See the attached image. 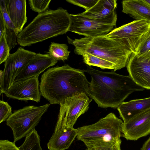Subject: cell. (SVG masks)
<instances>
[{
    "label": "cell",
    "mask_w": 150,
    "mask_h": 150,
    "mask_svg": "<svg viewBox=\"0 0 150 150\" xmlns=\"http://www.w3.org/2000/svg\"><path fill=\"white\" fill-rule=\"evenodd\" d=\"M39 76L21 81H14L6 91L4 92L10 98L25 101H40L41 94Z\"/></svg>",
    "instance_id": "obj_11"
},
{
    "label": "cell",
    "mask_w": 150,
    "mask_h": 150,
    "mask_svg": "<svg viewBox=\"0 0 150 150\" xmlns=\"http://www.w3.org/2000/svg\"><path fill=\"white\" fill-rule=\"evenodd\" d=\"M68 47L66 44L52 42L47 54L53 59L58 61H64L68 59L70 51L68 50Z\"/></svg>",
    "instance_id": "obj_21"
},
{
    "label": "cell",
    "mask_w": 150,
    "mask_h": 150,
    "mask_svg": "<svg viewBox=\"0 0 150 150\" xmlns=\"http://www.w3.org/2000/svg\"><path fill=\"white\" fill-rule=\"evenodd\" d=\"M71 23L69 31L86 37H94L107 34L116 24L96 21L86 18L80 13L70 14Z\"/></svg>",
    "instance_id": "obj_10"
},
{
    "label": "cell",
    "mask_w": 150,
    "mask_h": 150,
    "mask_svg": "<svg viewBox=\"0 0 150 150\" xmlns=\"http://www.w3.org/2000/svg\"><path fill=\"white\" fill-rule=\"evenodd\" d=\"M36 54L20 47L14 53L10 54L5 62L3 76L0 82L1 94L9 89L16 77Z\"/></svg>",
    "instance_id": "obj_9"
},
{
    "label": "cell",
    "mask_w": 150,
    "mask_h": 150,
    "mask_svg": "<svg viewBox=\"0 0 150 150\" xmlns=\"http://www.w3.org/2000/svg\"><path fill=\"white\" fill-rule=\"evenodd\" d=\"M50 104L40 106L30 105L15 111L6 120L11 129L16 142L29 134L38 124Z\"/></svg>",
    "instance_id": "obj_5"
},
{
    "label": "cell",
    "mask_w": 150,
    "mask_h": 150,
    "mask_svg": "<svg viewBox=\"0 0 150 150\" xmlns=\"http://www.w3.org/2000/svg\"><path fill=\"white\" fill-rule=\"evenodd\" d=\"M126 66L129 75L137 84L150 90V60H139L132 53Z\"/></svg>",
    "instance_id": "obj_14"
},
{
    "label": "cell",
    "mask_w": 150,
    "mask_h": 150,
    "mask_svg": "<svg viewBox=\"0 0 150 150\" xmlns=\"http://www.w3.org/2000/svg\"><path fill=\"white\" fill-rule=\"evenodd\" d=\"M85 93H77L66 98L60 103V108L54 129L73 128L78 118L87 111L90 102Z\"/></svg>",
    "instance_id": "obj_7"
},
{
    "label": "cell",
    "mask_w": 150,
    "mask_h": 150,
    "mask_svg": "<svg viewBox=\"0 0 150 150\" xmlns=\"http://www.w3.org/2000/svg\"><path fill=\"white\" fill-rule=\"evenodd\" d=\"M89 150H121L120 138H91L81 139Z\"/></svg>",
    "instance_id": "obj_20"
},
{
    "label": "cell",
    "mask_w": 150,
    "mask_h": 150,
    "mask_svg": "<svg viewBox=\"0 0 150 150\" xmlns=\"http://www.w3.org/2000/svg\"><path fill=\"white\" fill-rule=\"evenodd\" d=\"M3 76V71L1 70L0 71V82L1 81L2 79Z\"/></svg>",
    "instance_id": "obj_34"
},
{
    "label": "cell",
    "mask_w": 150,
    "mask_h": 150,
    "mask_svg": "<svg viewBox=\"0 0 150 150\" xmlns=\"http://www.w3.org/2000/svg\"><path fill=\"white\" fill-rule=\"evenodd\" d=\"M0 150H19V149L14 141L11 142L8 140H1Z\"/></svg>",
    "instance_id": "obj_31"
},
{
    "label": "cell",
    "mask_w": 150,
    "mask_h": 150,
    "mask_svg": "<svg viewBox=\"0 0 150 150\" xmlns=\"http://www.w3.org/2000/svg\"><path fill=\"white\" fill-rule=\"evenodd\" d=\"M99 0H67L71 4L81 7L87 11L93 6Z\"/></svg>",
    "instance_id": "obj_30"
},
{
    "label": "cell",
    "mask_w": 150,
    "mask_h": 150,
    "mask_svg": "<svg viewBox=\"0 0 150 150\" xmlns=\"http://www.w3.org/2000/svg\"><path fill=\"white\" fill-rule=\"evenodd\" d=\"M40 141V136L34 129L25 137L24 142L19 147V150H42Z\"/></svg>",
    "instance_id": "obj_23"
},
{
    "label": "cell",
    "mask_w": 150,
    "mask_h": 150,
    "mask_svg": "<svg viewBox=\"0 0 150 150\" xmlns=\"http://www.w3.org/2000/svg\"><path fill=\"white\" fill-rule=\"evenodd\" d=\"M0 10L5 22L6 27L14 30L16 32L14 26L7 13L5 0H0Z\"/></svg>",
    "instance_id": "obj_29"
},
{
    "label": "cell",
    "mask_w": 150,
    "mask_h": 150,
    "mask_svg": "<svg viewBox=\"0 0 150 150\" xmlns=\"http://www.w3.org/2000/svg\"><path fill=\"white\" fill-rule=\"evenodd\" d=\"M116 0H99L92 8L80 14L88 18L116 24L117 14Z\"/></svg>",
    "instance_id": "obj_13"
},
{
    "label": "cell",
    "mask_w": 150,
    "mask_h": 150,
    "mask_svg": "<svg viewBox=\"0 0 150 150\" xmlns=\"http://www.w3.org/2000/svg\"><path fill=\"white\" fill-rule=\"evenodd\" d=\"M141 150H150V137L144 144Z\"/></svg>",
    "instance_id": "obj_33"
},
{
    "label": "cell",
    "mask_w": 150,
    "mask_h": 150,
    "mask_svg": "<svg viewBox=\"0 0 150 150\" xmlns=\"http://www.w3.org/2000/svg\"><path fill=\"white\" fill-rule=\"evenodd\" d=\"M150 30V23L135 20L115 28L106 35L108 38L121 40L135 54L140 44Z\"/></svg>",
    "instance_id": "obj_8"
},
{
    "label": "cell",
    "mask_w": 150,
    "mask_h": 150,
    "mask_svg": "<svg viewBox=\"0 0 150 150\" xmlns=\"http://www.w3.org/2000/svg\"><path fill=\"white\" fill-rule=\"evenodd\" d=\"M85 150H89V149L87 148Z\"/></svg>",
    "instance_id": "obj_36"
},
{
    "label": "cell",
    "mask_w": 150,
    "mask_h": 150,
    "mask_svg": "<svg viewBox=\"0 0 150 150\" xmlns=\"http://www.w3.org/2000/svg\"><path fill=\"white\" fill-rule=\"evenodd\" d=\"M122 4V12L150 23V5L144 0H125Z\"/></svg>",
    "instance_id": "obj_18"
},
{
    "label": "cell",
    "mask_w": 150,
    "mask_h": 150,
    "mask_svg": "<svg viewBox=\"0 0 150 150\" xmlns=\"http://www.w3.org/2000/svg\"><path fill=\"white\" fill-rule=\"evenodd\" d=\"M84 63L89 66H95L103 69H115V65L112 63L91 54L86 53L82 56Z\"/></svg>",
    "instance_id": "obj_22"
},
{
    "label": "cell",
    "mask_w": 150,
    "mask_h": 150,
    "mask_svg": "<svg viewBox=\"0 0 150 150\" xmlns=\"http://www.w3.org/2000/svg\"><path fill=\"white\" fill-rule=\"evenodd\" d=\"M106 35L74 40L67 36V41L75 47L76 54L88 53L110 62L115 65V71L126 66L132 53L121 40L108 38Z\"/></svg>",
    "instance_id": "obj_4"
},
{
    "label": "cell",
    "mask_w": 150,
    "mask_h": 150,
    "mask_svg": "<svg viewBox=\"0 0 150 150\" xmlns=\"http://www.w3.org/2000/svg\"><path fill=\"white\" fill-rule=\"evenodd\" d=\"M123 125L121 120L111 112L95 123L76 129V137L79 141L91 138L106 139L120 138L122 136Z\"/></svg>",
    "instance_id": "obj_6"
},
{
    "label": "cell",
    "mask_w": 150,
    "mask_h": 150,
    "mask_svg": "<svg viewBox=\"0 0 150 150\" xmlns=\"http://www.w3.org/2000/svg\"><path fill=\"white\" fill-rule=\"evenodd\" d=\"M134 54L139 60H150V30Z\"/></svg>",
    "instance_id": "obj_24"
},
{
    "label": "cell",
    "mask_w": 150,
    "mask_h": 150,
    "mask_svg": "<svg viewBox=\"0 0 150 150\" xmlns=\"http://www.w3.org/2000/svg\"><path fill=\"white\" fill-rule=\"evenodd\" d=\"M83 70L66 64L50 68L42 75L40 85L41 95L50 104H59L77 93L87 95L90 85Z\"/></svg>",
    "instance_id": "obj_2"
},
{
    "label": "cell",
    "mask_w": 150,
    "mask_h": 150,
    "mask_svg": "<svg viewBox=\"0 0 150 150\" xmlns=\"http://www.w3.org/2000/svg\"><path fill=\"white\" fill-rule=\"evenodd\" d=\"M4 33L6 41L11 50L17 45L18 34L14 30L6 27Z\"/></svg>",
    "instance_id": "obj_27"
},
{
    "label": "cell",
    "mask_w": 150,
    "mask_h": 150,
    "mask_svg": "<svg viewBox=\"0 0 150 150\" xmlns=\"http://www.w3.org/2000/svg\"><path fill=\"white\" fill-rule=\"evenodd\" d=\"M12 108L7 102L0 101V123L6 120L12 114Z\"/></svg>",
    "instance_id": "obj_28"
},
{
    "label": "cell",
    "mask_w": 150,
    "mask_h": 150,
    "mask_svg": "<svg viewBox=\"0 0 150 150\" xmlns=\"http://www.w3.org/2000/svg\"><path fill=\"white\" fill-rule=\"evenodd\" d=\"M5 35V33L0 38V64L5 62L9 56L10 51Z\"/></svg>",
    "instance_id": "obj_26"
},
{
    "label": "cell",
    "mask_w": 150,
    "mask_h": 150,
    "mask_svg": "<svg viewBox=\"0 0 150 150\" xmlns=\"http://www.w3.org/2000/svg\"><path fill=\"white\" fill-rule=\"evenodd\" d=\"M6 9L18 34L27 21L26 2L25 0H5Z\"/></svg>",
    "instance_id": "obj_17"
},
{
    "label": "cell",
    "mask_w": 150,
    "mask_h": 150,
    "mask_svg": "<svg viewBox=\"0 0 150 150\" xmlns=\"http://www.w3.org/2000/svg\"><path fill=\"white\" fill-rule=\"evenodd\" d=\"M51 1V0H30L29 2L31 9L39 13L47 10Z\"/></svg>",
    "instance_id": "obj_25"
},
{
    "label": "cell",
    "mask_w": 150,
    "mask_h": 150,
    "mask_svg": "<svg viewBox=\"0 0 150 150\" xmlns=\"http://www.w3.org/2000/svg\"><path fill=\"white\" fill-rule=\"evenodd\" d=\"M150 108V97L123 102L117 108L124 123Z\"/></svg>",
    "instance_id": "obj_19"
},
{
    "label": "cell",
    "mask_w": 150,
    "mask_h": 150,
    "mask_svg": "<svg viewBox=\"0 0 150 150\" xmlns=\"http://www.w3.org/2000/svg\"><path fill=\"white\" fill-rule=\"evenodd\" d=\"M6 25L4 20L1 13L0 12V38L5 31Z\"/></svg>",
    "instance_id": "obj_32"
},
{
    "label": "cell",
    "mask_w": 150,
    "mask_h": 150,
    "mask_svg": "<svg viewBox=\"0 0 150 150\" xmlns=\"http://www.w3.org/2000/svg\"><path fill=\"white\" fill-rule=\"evenodd\" d=\"M71 17L67 10L59 8L38 13L19 33L17 43L21 46H29L69 31Z\"/></svg>",
    "instance_id": "obj_3"
},
{
    "label": "cell",
    "mask_w": 150,
    "mask_h": 150,
    "mask_svg": "<svg viewBox=\"0 0 150 150\" xmlns=\"http://www.w3.org/2000/svg\"><path fill=\"white\" fill-rule=\"evenodd\" d=\"M144 1L147 4L150 5V0H144Z\"/></svg>",
    "instance_id": "obj_35"
},
{
    "label": "cell",
    "mask_w": 150,
    "mask_h": 150,
    "mask_svg": "<svg viewBox=\"0 0 150 150\" xmlns=\"http://www.w3.org/2000/svg\"><path fill=\"white\" fill-rule=\"evenodd\" d=\"M57 62L47 54L36 53L28 62L14 82L39 76L46 69L54 65Z\"/></svg>",
    "instance_id": "obj_15"
},
{
    "label": "cell",
    "mask_w": 150,
    "mask_h": 150,
    "mask_svg": "<svg viewBox=\"0 0 150 150\" xmlns=\"http://www.w3.org/2000/svg\"><path fill=\"white\" fill-rule=\"evenodd\" d=\"M76 129L61 128L54 129L47 144L50 150H66L68 149L77 137Z\"/></svg>",
    "instance_id": "obj_16"
},
{
    "label": "cell",
    "mask_w": 150,
    "mask_h": 150,
    "mask_svg": "<svg viewBox=\"0 0 150 150\" xmlns=\"http://www.w3.org/2000/svg\"><path fill=\"white\" fill-rule=\"evenodd\" d=\"M87 66L84 71L91 77L87 96L99 107L117 108L130 94L145 89L137 84L129 75H120L114 71H103Z\"/></svg>",
    "instance_id": "obj_1"
},
{
    "label": "cell",
    "mask_w": 150,
    "mask_h": 150,
    "mask_svg": "<svg viewBox=\"0 0 150 150\" xmlns=\"http://www.w3.org/2000/svg\"><path fill=\"white\" fill-rule=\"evenodd\" d=\"M150 134V108L124 123L122 137L136 141Z\"/></svg>",
    "instance_id": "obj_12"
}]
</instances>
